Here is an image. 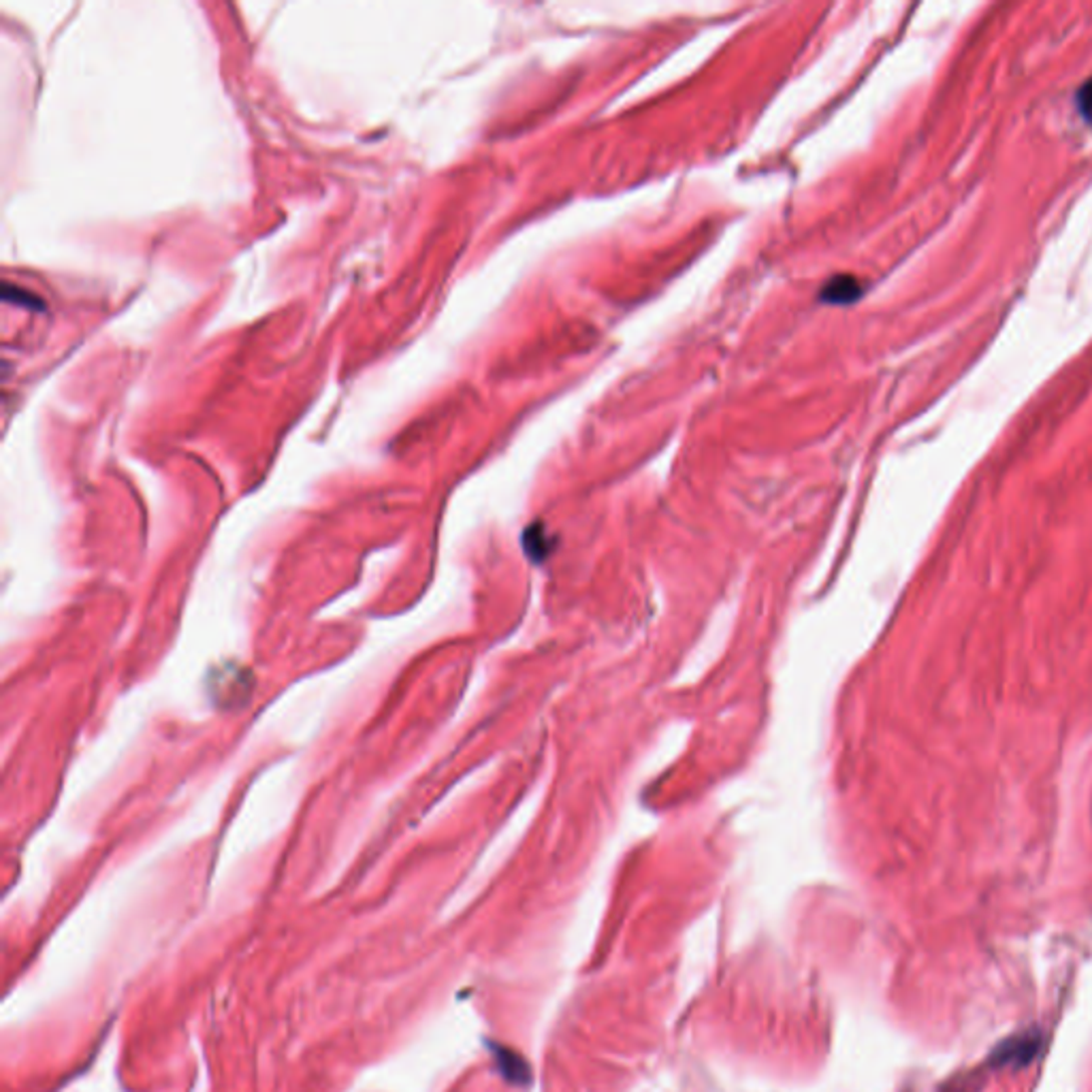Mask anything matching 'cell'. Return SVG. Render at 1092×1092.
<instances>
[{"label": "cell", "mask_w": 1092, "mask_h": 1092, "mask_svg": "<svg viewBox=\"0 0 1092 1092\" xmlns=\"http://www.w3.org/2000/svg\"><path fill=\"white\" fill-rule=\"evenodd\" d=\"M1075 103H1078V111L1088 124H1092V77L1082 83V88L1075 94Z\"/></svg>", "instance_id": "2"}, {"label": "cell", "mask_w": 1092, "mask_h": 1092, "mask_svg": "<svg viewBox=\"0 0 1092 1092\" xmlns=\"http://www.w3.org/2000/svg\"><path fill=\"white\" fill-rule=\"evenodd\" d=\"M860 293H862V287L858 280L851 276H841V278H834L830 284H826L824 299L830 301V304H851V301L860 297Z\"/></svg>", "instance_id": "1"}]
</instances>
